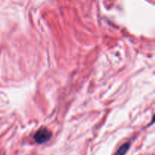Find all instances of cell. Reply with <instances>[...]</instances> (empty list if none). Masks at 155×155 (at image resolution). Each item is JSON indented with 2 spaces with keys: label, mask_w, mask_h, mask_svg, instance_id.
<instances>
[{
  "label": "cell",
  "mask_w": 155,
  "mask_h": 155,
  "mask_svg": "<svg viewBox=\"0 0 155 155\" xmlns=\"http://www.w3.org/2000/svg\"><path fill=\"white\" fill-rule=\"evenodd\" d=\"M51 137V133L46 128H42L36 132L34 135V139L36 142L39 144L45 143L48 142Z\"/></svg>",
  "instance_id": "6da1fadb"
},
{
  "label": "cell",
  "mask_w": 155,
  "mask_h": 155,
  "mask_svg": "<svg viewBox=\"0 0 155 155\" xmlns=\"http://www.w3.org/2000/svg\"><path fill=\"white\" fill-rule=\"evenodd\" d=\"M130 144H124V145H123L117 151V152L115 153L114 155H125L126 153H127V151H128V150L130 149Z\"/></svg>",
  "instance_id": "7a4b0ae2"
}]
</instances>
